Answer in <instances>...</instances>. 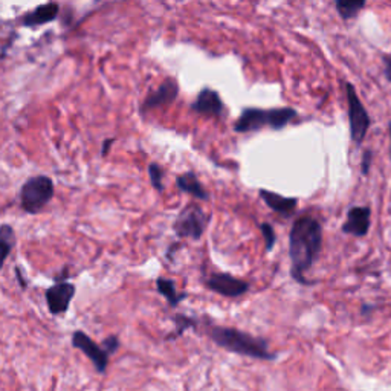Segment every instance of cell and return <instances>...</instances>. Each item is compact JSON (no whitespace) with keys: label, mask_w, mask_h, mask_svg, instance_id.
Wrapping results in <instances>:
<instances>
[{"label":"cell","mask_w":391,"mask_h":391,"mask_svg":"<svg viewBox=\"0 0 391 391\" xmlns=\"http://www.w3.org/2000/svg\"><path fill=\"white\" fill-rule=\"evenodd\" d=\"M323 246V227L312 216H301L293 222L289 232L291 275L301 286H314L317 281L306 278L309 269L315 265Z\"/></svg>","instance_id":"1"},{"label":"cell","mask_w":391,"mask_h":391,"mask_svg":"<svg viewBox=\"0 0 391 391\" xmlns=\"http://www.w3.org/2000/svg\"><path fill=\"white\" fill-rule=\"evenodd\" d=\"M206 335L211 338L214 344L231 353L262 361L275 359V354L269 350L266 340L246 332H241L239 329L210 326L206 329Z\"/></svg>","instance_id":"2"},{"label":"cell","mask_w":391,"mask_h":391,"mask_svg":"<svg viewBox=\"0 0 391 391\" xmlns=\"http://www.w3.org/2000/svg\"><path fill=\"white\" fill-rule=\"evenodd\" d=\"M297 117V110L292 107H277V109H257L246 107L241 110L237 118L234 130L237 133L258 132L266 127L272 130H281Z\"/></svg>","instance_id":"3"},{"label":"cell","mask_w":391,"mask_h":391,"mask_svg":"<svg viewBox=\"0 0 391 391\" xmlns=\"http://www.w3.org/2000/svg\"><path fill=\"white\" fill-rule=\"evenodd\" d=\"M55 187L48 176H34L25 182L20 190V206L25 213L39 214L52 199Z\"/></svg>","instance_id":"4"},{"label":"cell","mask_w":391,"mask_h":391,"mask_svg":"<svg viewBox=\"0 0 391 391\" xmlns=\"http://www.w3.org/2000/svg\"><path fill=\"white\" fill-rule=\"evenodd\" d=\"M208 223H210V216H206L201 206L191 204L182 208L175 225H173V230L180 239L201 240Z\"/></svg>","instance_id":"5"},{"label":"cell","mask_w":391,"mask_h":391,"mask_svg":"<svg viewBox=\"0 0 391 391\" xmlns=\"http://www.w3.org/2000/svg\"><path fill=\"white\" fill-rule=\"evenodd\" d=\"M345 95L347 106H349V124H350V136L356 145H361L367 136V132L371 124L369 112L364 106L358 92L352 83H345Z\"/></svg>","instance_id":"6"},{"label":"cell","mask_w":391,"mask_h":391,"mask_svg":"<svg viewBox=\"0 0 391 391\" xmlns=\"http://www.w3.org/2000/svg\"><path fill=\"white\" fill-rule=\"evenodd\" d=\"M205 286L210 291L227 298H239L241 295H245L251 288L248 281L225 272L211 274L205 280Z\"/></svg>","instance_id":"7"},{"label":"cell","mask_w":391,"mask_h":391,"mask_svg":"<svg viewBox=\"0 0 391 391\" xmlns=\"http://www.w3.org/2000/svg\"><path fill=\"white\" fill-rule=\"evenodd\" d=\"M72 345L88 356L91 362L93 364V367L97 369V371L101 373V375L107 371L109 354L101 345L95 343L88 333H84L83 330H75L72 335Z\"/></svg>","instance_id":"8"},{"label":"cell","mask_w":391,"mask_h":391,"mask_svg":"<svg viewBox=\"0 0 391 391\" xmlns=\"http://www.w3.org/2000/svg\"><path fill=\"white\" fill-rule=\"evenodd\" d=\"M178 95H179V83L171 77L165 78V80L159 84L158 89L147 95L145 100L141 104V107H139V114L145 115L147 112H150L153 109L168 106V104L176 101Z\"/></svg>","instance_id":"9"},{"label":"cell","mask_w":391,"mask_h":391,"mask_svg":"<svg viewBox=\"0 0 391 391\" xmlns=\"http://www.w3.org/2000/svg\"><path fill=\"white\" fill-rule=\"evenodd\" d=\"M75 291H77L75 286L69 281L55 283L54 286H51L49 289H46L45 298L51 314L52 315L66 314L75 297Z\"/></svg>","instance_id":"10"},{"label":"cell","mask_w":391,"mask_h":391,"mask_svg":"<svg viewBox=\"0 0 391 391\" xmlns=\"http://www.w3.org/2000/svg\"><path fill=\"white\" fill-rule=\"evenodd\" d=\"M371 227V208L370 206H352L347 213V220L341 231L354 237H366Z\"/></svg>","instance_id":"11"},{"label":"cell","mask_w":391,"mask_h":391,"mask_svg":"<svg viewBox=\"0 0 391 391\" xmlns=\"http://www.w3.org/2000/svg\"><path fill=\"white\" fill-rule=\"evenodd\" d=\"M191 110L205 117H222L225 114V102L219 92L205 88L197 93L196 100L191 104Z\"/></svg>","instance_id":"12"},{"label":"cell","mask_w":391,"mask_h":391,"mask_svg":"<svg viewBox=\"0 0 391 391\" xmlns=\"http://www.w3.org/2000/svg\"><path fill=\"white\" fill-rule=\"evenodd\" d=\"M258 194L262 197V201L267 205V208L277 214H280L284 219H291L293 213L297 211L298 206V199L297 197H284L274 191L269 190H258Z\"/></svg>","instance_id":"13"},{"label":"cell","mask_w":391,"mask_h":391,"mask_svg":"<svg viewBox=\"0 0 391 391\" xmlns=\"http://www.w3.org/2000/svg\"><path fill=\"white\" fill-rule=\"evenodd\" d=\"M58 13H60V6L55 2L40 5L36 8V10H32L22 17V25L26 26V28H36V26L54 22L58 17Z\"/></svg>","instance_id":"14"},{"label":"cell","mask_w":391,"mask_h":391,"mask_svg":"<svg viewBox=\"0 0 391 391\" xmlns=\"http://www.w3.org/2000/svg\"><path fill=\"white\" fill-rule=\"evenodd\" d=\"M176 185L182 193L194 196L196 199H201V201H208V199H210L208 191L204 188L201 180L197 179L193 171H187L184 175H179L176 179Z\"/></svg>","instance_id":"15"},{"label":"cell","mask_w":391,"mask_h":391,"mask_svg":"<svg viewBox=\"0 0 391 391\" xmlns=\"http://www.w3.org/2000/svg\"><path fill=\"white\" fill-rule=\"evenodd\" d=\"M156 289L162 295V297L168 301L170 307H178L182 300L187 298V293H179L176 289V283L170 280V278L159 277L156 280Z\"/></svg>","instance_id":"16"},{"label":"cell","mask_w":391,"mask_h":391,"mask_svg":"<svg viewBox=\"0 0 391 391\" xmlns=\"http://www.w3.org/2000/svg\"><path fill=\"white\" fill-rule=\"evenodd\" d=\"M17 243L14 228L11 225H0V269L4 267L8 256L11 254Z\"/></svg>","instance_id":"17"},{"label":"cell","mask_w":391,"mask_h":391,"mask_svg":"<svg viewBox=\"0 0 391 391\" xmlns=\"http://www.w3.org/2000/svg\"><path fill=\"white\" fill-rule=\"evenodd\" d=\"M366 5V0H336L335 8L343 20H350L354 19Z\"/></svg>","instance_id":"18"},{"label":"cell","mask_w":391,"mask_h":391,"mask_svg":"<svg viewBox=\"0 0 391 391\" xmlns=\"http://www.w3.org/2000/svg\"><path fill=\"white\" fill-rule=\"evenodd\" d=\"M164 176H165V173L159 164L153 162L149 165V178L152 182V187L158 191V193H162L164 191V184H162Z\"/></svg>","instance_id":"19"},{"label":"cell","mask_w":391,"mask_h":391,"mask_svg":"<svg viewBox=\"0 0 391 391\" xmlns=\"http://www.w3.org/2000/svg\"><path fill=\"white\" fill-rule=\"evenodd\" d=\"M175 323H176V332L171 333L167 338V340H173V338L180 336L182 333L185 332V330H188L190 327H196V324H197L194 318H190V317H185V315L175 317Z\"/></svg>","instance_id":"20"},{"label":"cell","mask_w":391,"mask_h":391,"mask_svg":"<svg viewBox=\"0 0 391 391\" xmlns=\"http://www.w3.org/2000/svg\"><path fill=\"white\" fill-rule=\"evenodd\" d=\"M260 231H262V236L265 239V245H266V251H272L275 243H277V236L275 231L272 228L271 223H260Z\"/></svg>","instance_id":"21"},{"label":"cell","mask_w":391,"mask_h":391,"mask_svg":"<svg viewBox=\"0 0 391 391\" xmlns=\"http://www.w3.org/2000/svg\"><path fill=\"white\" fill-rule=\"evenodd\" d=\"M118 347H119V340H118V336H115V335L107 336L106 340H104V343H102V349L106 350V353L109 356L114 354L118 350Z\"/></svg>","instance_id":"22"},{"label":"cell","mask_w":391,"mask_h":391,"mask_svg":"<svg viewBox=\"0 0 391 391\" xmlns=\"http://www.w3.org/2000/svg\"><path fill=\"white\" fill-rule=\"evenodd\" d=\"M371 162H373V150L367 149L366 152L362 153V161H361V173L362 176H367L371 168Z\"/></svg>","instance_id":"23"},{"label":"cell","mask_w":391,"mask_h":391,"mask_svg":"<svg viewBox=\"0 0 391 391\" xmlns=\"http://www.w3.org/2000/svg\"><path fill=\"white\" fill-rule=\"evenodd\" d=\"M384 74L387 80L391 83V55L384 57Z\"/></svg>","instance_id":"24"},{"label":"cell","mask_w":391,"mask_h":391,"mask_svg":"<svg viewBox=\"0 0 391 391\" xmlns=\"http://www.w3.org/2000/svg\"><path fill=\"white\" fill-rule=\"evenodd\" d=\"M115 143V138H109L106 141L102 143V149H101V156H107L109 150H110V145Z\"/></svg>","instance_id":"25"},{"label":"cell","mask_w":391,"mask_h":391,"mask_svg":"<svg viewBox=\"0 0 391 391\" xmlns=\"http://www.w3.org/2000/svg\"><path fill=\"white\" fill-rule=\"evenodd\" d=\"M15 275H17V280H19L20 286H22V288L25 289V288H26V280L23 278V275H22V269H20L19 266L15 267Z\"/></svg>","instance_id":"26"},{"label":"cell","mask_w":391,"mask_h":391,"mask_svg":"<svg viewBox=\"0 0 391 391\" xmlns=\"http://www.w3.org/2000/svg\"><path fill=\"white\" fill-rule=\"evenodd\" d=\"M388 132H390V139H391V123L388 124ZM390 156H391V149H390Z\"/></svg>","instance_id":"27"}]
</instances>
